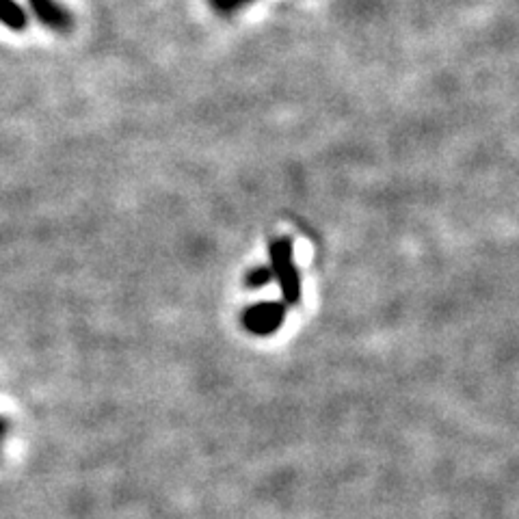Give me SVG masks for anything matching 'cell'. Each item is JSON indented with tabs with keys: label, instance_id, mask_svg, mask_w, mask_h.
Listing matches in <instances>:
<instances>
[{
	"label": "cell",
	"instance_id": "obj_5",
	"mask_svg": "<svg viewBox=\"0 0 519 519\" xmlns=\"http://www.w3.org/2000/svg\"><path fill=\"white\" fill-rule=\"evenodd\" d=\"M271 279H273L271 269H266V266H258V269H254L247 275V286L249 288H260V286L269 284Z\"/></svg>",
	"mask_w": 519,
	"mask_h": 519
},
{
	"label": "cell",
	"instance_id": "obj_3",
	"mask_svg": "<svg viewBox=\"0 0 519 519\" xmlns=\"http://www.w3.org/2000/svg\"><path fill=\"white\" fill-rule=\"evenodd\" d=\"M31 5L35 18L39 24H44L46 29L57 31V33H68L72 31L74 20L72 13L61 7L57 0H26Z\"/></svg>",
	"mask_w": 519,
	"mask_h": 519
},
{
	"label": "cell",
	"instance_id": "obj_2",
	"mask_svg": "<svg viewBox=\"0 0 519 519\" xmlns=\"http://www.w3.org/2000/svg\"><path fill=\"white\" fill-rule=\"evenodd\" d=\"M286 318V303L284 301H266V303H256L245 312L243 323L251 331V334H273L279 327H282Z\"/></svg>",
	"mask_w": 519,
	"mask_h": 519
},
{
	"label": "cell",
	"instance_id": "obj_4",
	"mask_svg": "<svg viewBox=\"0 0 519 519\" xmlns=\"http://www.w3.org/2000/svg\"><path fill=\"white\" fill-rule=\"evenodd\" d=\"M0 24L9 31L22 33L29 26V16L18 0H0Z\"/></svg>",
	"mask_w": 519,
	"mask_h": 519
},
{
	"label": "cell",
	"instance_id": "obj_1",
	"mask_svg": "<svg viewBox=\"0 0 519 519\" xmlns=\"http://www.w3.org/2000/svg\"><path fill=\"white\" fill-rule=\"evenodd\" d=\"M271 256V275L277 279L279 290L284 295V303L295 305L301 299V277L299 269L292 258V243L288 238H273L269 245Z\"/></svg>",
	"mask_w": 519,
	"mask_h": 519
},
{
	"label": "cell",
	"instance_id": "obj_6",
	"mask_svg": "<svg viewBox=\"0 0 519 519\" xmlns=\"http://www.w3.org/2000/svg\"><path fill=\"white\" fill-rule=\"evenodd\" d=\"M212 5H215L219 11H236V9H241V7H245V5H249V3H254V0H210Z\"/></svg>",
	"mask_w": 519,
	"mask_h": 519
},
{
	"label": "cell",
	"instance_id": "obj_7",
	"mask_svg": "<svg viewBox=\"0 0 519 519\" xmlns=\"http://www.w3.org/2000/svg\"><path fill=\"white\" fill-rule=\"evenodd\" d=\"M5 431H7V422L0 418V442H3V437H5Z\"/></svg>",
	"mask_w": 519,
	"mask_h": 519
}]
</instances>
